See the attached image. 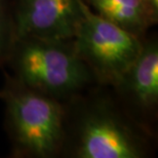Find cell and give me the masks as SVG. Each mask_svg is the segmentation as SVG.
Segmentation results:
<instances>
[{"label":"cell","mask_w":158,"mask_h":158,"mask_svg":"<svg viewBox=\"0 0 158 158\" xmlns=\"http://www.w3.org/2000/svg\"><path fill=\"white\" fill-rule=\"evenodd\" d=\"M8 56L15 81L56 100L73 96L94 79L73 40L15 38Z\"/></svg>","instance_id":"6da1fadb"},{"label":"cell","mask_w":158,"mask_h":158,"mask_svg":"<svg viewBox=\"0 0 158 158\" xmlns=\"http://www.w3.org/2000/svg\"><path fill=\"white\" fill-rule=\"evenodd\" d=\"M4 93L6 118L15 150L22 155L48 158L66 139L64 110L56 99L15 81Z\"/></svg>","instance_id":"7a4b0ae2"},{"label":"cell","mask_w":158,"mask_h":158,"mask_svg":"<svg viewBox=\"0 0 158 158\" xmlns=\"http://www.w3.org/2000/svg\"><path fill=\"white\" fill-rule=\"evenodd\" d=\"M73 43L94 79L114 85L121 80L143 45L140 37L96 14L84 0Z\"/></svg>","instance_id":"3957f363"},{"label":"cell","mask_w":158,"mask_h":158,"mask_svg":"<svg viewBox=\"0 0 158 158\" xmlns=\"http://www.w3.org/2000/svg\"><path fill=\"white\" fill-rule=\"evenodd\" d=\"M72 145V154L78 158H141L146 154L140 135L104 102L82 112Z\"/></svg>","instance_id":"277c9868"},{"label":"cell","mask_w":158,"mask_h":158,"mask_svg":"<svg viewBox=\"0 0 158 158\" xmlns=\"http://www.w3.org/2000/svg\"><path fill=\"white\" fill-rule=\"evenodd\" d=\"M83 0H19L14 39L34 37L73 40L82 19Z\"/></svg>","instance_id":"5b68a950"},{"label":"cell","mask_w":158,"mask_h":158,"mask_svg":"<svg viewBox=\"0 0 158 158\" xmlns=\"http://www.w3.org/2000/svg\"><path fill=\"white\" fill-rule=\"evenodd\" d=\"M116 86L143 110L153 109L158 101V45L143 43L142 49Z\"/></svg>","instance_id":"8992f818"},{"label":"cell","mask_w":158,"mask_h":158,"mask_svg":"<svg viewBox=\"0 0 158 158\" xmlns=\"http://www.w3.org/2000/svg\"><path fill=\"white\" fill-rule=\"evenodd\" d=\"M93 10L140 37L151 25L144 0H84Z\"/></svg>","instance_id":"52a82bcc"},{"label":"cell","mask_w":158,"mask_h":158,"mask_svg":"<svg viewBox=\"0 0 158 158\" xmlns=\"http://www.w3.org/2000/svg\"><path fill=\"white\" fill-rule=\"evenodd\" d=\"M12 41H14L12 24H10L7 15L5 14L2 0H0V63L6 56L9 55Z\"/></svg>","instance_id":"ba28073f"},{"label":"cell","mask_w":158,"mask_h":158,"mask_svg":"<svg viewBox=\"0 0 158 158\" xmlns=\"http://www.w3.org/2000/svg\"><path fill=\"white\" fill-rule=\"evenodd\" d=\"M144 3L148 11L151 25L156 24L158 20V0H144Z\"/></svg>","instance_id":"9c48e42d"}]
</instances>
